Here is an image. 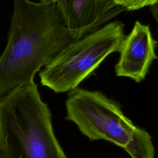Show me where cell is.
<instances>
[{
  "mask_svg": "<svg viewBox=\"0 0 158 158\" xmlns=\"http://www.w3.org/2000/svg\"><path fill=\"white\" fill-rule=\"evenodd\" d=\"M77 40L67 28L57 2L14 0L7 43L0 56V99L35 82L36 72Z\"/></svg>",
  "mask_w": 158,
  "mask_h": 158,
  "instance_id": "1",
  "label": "cell"
},
{
  "mask_svg": "<svg viewBox=\"0 0 158 158\" xmlns=\"http://www.w3.org/2000/svg\"><path fill=\"white\" fill-rule=\"evenodd\" d=\"M0 158H67L35 82L0 99Z\"/></svg>",
  "mask_w": 158,
  "mask_h": 158,
  "instance_id": "2",
  "label": "cell"
},
{
  "mask_svg": "<svg viewBox=\"0 0 158 158\" xmlns=\"http://www.w3.org/2000/svg\"><path fill=\"white\" fill-rule=\"evenodd\" d=\"M124 37L123 24L114 21L76 40L40 71L41 83L57 93L75 89L108 56L118 52Z\"/></svg>",
  "mask_w": 158,
  "mask_h": 158,
  "instance_id": "3",
  "label": "cell"
},
{
  "mask_svg": "<svg viewBox=\"0 0 158 158\" xmlns=\"http://www.w3.org/2000/svg\"><path fill=\"white\" fill-rule=\"evenodd\" d=\"M66 119L90 141L103 139L123 148L136 128L120 106L98 91L79 88L69 91Z\"/></svg>",
  "mask_w": 158,
  "mask_h": 158,
  "instance_id": "4",
  "label": "cell"
},
{
  "mask_svg": "<svg viewBox=\"0 0 158 158\" xmlns=\"http://www.w3.org/2000/svg\"><path fill=\"white\" fill-rule=\"evenodd\" d=\"M156 44L149 27L136 21L118 51L120 56L115 67L117 76L127 77L137 83L142 81L153 61L158 59Z\"/></svg>",
  "mask_w": 158,
  "mask_h": 158,
  "instance_id": "5",
  "label": "cell"
},
{
  "mask_svg": "<svg viewBox=\"0 0 158 158\" xmlns=\"http://www.w3.org/2000/svg\"><path fill=\"white\" fill-rule=\"evenodd\" d=\"M57 4L67 28L76 39L94 31L125 10L114 0H58Z\"/></svg>",
  "mask_w": 158,
  "mask_h": 158,
  "instance_id": "6",
  "label": "cell"
},
{
  "mask_svg": "<svg viewBox=\"0 0 158 158\" xmlns=\"http://www.w3.org/2000/svg\"><path fill=\"white\" fill-rule=\"evenodd\" d=\"M123 149L131 158H154L155 150L151 136L145 130L138 127Z\"/></svg>",
  "mask_w": 158,
  "mask_h": 158,
  "instance_id": "7",
  "label": "cell"
},
{
  "mask_svg": "<svg viewBox=\"0 0 158 158\" xmlns=\"http://www.w3.org/2000/svg\"><path fill=\"white\" fill-rule=\"evenodd\" d=\"M115 3L127 10H135L146 6L151 7L158 0H114Z\"/></svg>",
  "mask_w": 158,
  "mask_h": 158,
  "instance_id": "8",
  "label": "cell"
},
{
  "mask_svg": "<svg viewBox=\"0 0 158 158\" xmlns=\"http://www.w3.org/2000/svg\"><path fill=\"white\" fill-rule=\"evenodd\" d=\"M150 7H151V12L152 13V15L157 24V31H158V1ZM157 44H158V41H157Z\"/></svg>",
  "mask_w": 158,
  "mask_h": 158,
  "instance_id": "9",
  "label": "cell"
},
{
  "mask_svg": "<svg viewBox=\"0 0 158 158\" xmlns=\"http://www.w3.org/2000/svg\"><path fill=\"white\" fill-rule=\"evenodd\" d=\"M41 2L44 3V4H49V3H53V2H57L58 0H40Z\"/></svg>",
  "mask_w": 158,
  "mask_h": 158,
  "instance_id": "10",
  "label": "cell"
}]
</instances>
